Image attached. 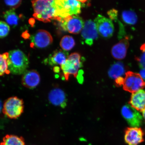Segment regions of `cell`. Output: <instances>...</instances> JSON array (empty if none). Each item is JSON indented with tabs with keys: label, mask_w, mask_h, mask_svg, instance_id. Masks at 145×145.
Here are the masks:
<instances>
[{
	"label": "cell",
	"mask_w": 145,
	"mask_h": 145,
	"mask_svg": "<svg viewBox=\"0 0 145 145\" xmlns=\"http://www.w3.org/2000/svg\"><path fill=\"white\" fill-rule=\"evenodd\" d=\"M8 70L14 75L23 74L27 71L29 61L27 56L19 50L10 51L7 59Z\"/></svg>",
	"instance_id": "1"
},
{
	"label": "cell",
	"mask_w": 145,
	"mask_h": 145,
	"mask_svg": "<svg viewBox=\"0 0 145 145\" xmlns=\"http://www.w3.org/2000/svg\"><path fill=\"white\" fill-rule=\"evenodd\" d=\"M81 1L75 0L55 1L56 20L72 15H77L80 13Z\"/></svg>",
	"instance_id": "2"
},
{
	"label": "cell",
	"mask_w": 145,
	"mask_h": 145,
	"mask_svg": "<svg viewBox=\"0 0 145 145\" xmlns=\"http://www.w3.org/2000/svg\"><path fill=\"white\" fill-rule=\"evenodd\" d=\"M24 102L17 97H12L7 99L3 105V112L9 118L16 119L23 112Z\"/></svg>",
	"instance_id": "3"
},
{
	"label": "cell",
	"mask_w": 145,
	"mask_h": 145,
	"mask_svg": "<svg viewBox=\"0 0 145 145\" xmlns=\"http://www.w3.org/2000/svg\"><path fill=\"white\" fill-rule=\"evenodd\" d=\"M122 85L123 89L133 93L144 88L145 82L140 74L128 71L125 73Z\"/></svg>",
	"instance_id": "4"
},
{
	"label": "cell",
	"mask_w": 145,
	"mask_h": 145,
	"mask_svg": "<svg viewBox=\"0 0 145 145\" xmlns=\"http://www.w3.org/2000/svg\"><path fill=\"white\" fill-rule=\"evenodd\" d=\"M80 54L73 53L69 56L66 62L61 66V68L65 79L68 80L71 75L76 77L79 70L81 68L82 63Z\"/></svg>",
	"instance_id": "5"
},
{
	"label": "cell",
	"mask_w": 145,
	"mask_h": 145,
	"mask_svg": "<svg viewBox=\"0 0 145 145\" xmlns=\"http://www.w3.org/2000/svg\"><path fill=\"white\" fill-rule=\"evenodd\" d=\"M59 22L63 29L73 34H78L81 31L85 23L82 19L77 15L68 16L61 19Z\"/></svg>",
	"instance_id": "6"
},
{
	"label": "cell",
	"mask_w": 145,
	"mask_h": 145,
	"mask_svg": "<svg viewBox=\"0 0 145 145\" xmlns=\"http://www.w3.org/2000/svg\"><path fill=\"white\" fill-rule=\"evenodd\" d=\"M121 113L129 125L131 127H139L142 124L143 117L140 113L130 105L123 106Z\"/></svg>",
	"instance_id": "7"
},
{
	"label": "cell",
	"mask_w": 145,
	"mask_h": 145,
	"mask_svg": "<svg viewBox=\"0 0 145 145\" xmlns=\"http://www.w3.org/2000/svg\"><path fill=\"white\" fill-rule=\"evenodd\" d=\"M32 48H44L49 46L52 42L53 39L49 32L46 30H39L30 37Z\"/></svg>",
	"instance_id": "8"
},
{
	"label": "cell",
	"mask_w": 145,
	"mask_h": 145,
	"mask_svg": "<svg viewBox=\"0 0 145 145\" xmlns=\"http://www.w3.org/2000/svg\"><path fill=\"white\" fill-rule=\"evenodd\" d=\"M95 23L99 34L102 37L108 38L113 35L114 28L111 20L99 14L95 20Z\"/></svg>",
	"instance_id": "9"
},
{
	"label": "cell",
	"mask_w": 145,
	"mask_h": 145,
	"mask_svg": "<svg viewBox=\"0 0 145 145\" xmlns=\"http://www.w3.org/2000/svg\"><path fill=\"white\" fill-rule=\"evenodd\" d=\"M144 133L140 128L128 127L125 131L124 140L128 145H138L144 141Z\"/></svg>",
	"instance_id": "10"
},
{
	"label": "cell",
	"mask_w": 145,
	"mask_h": 145,
	"mask_svg": "<svg viewBox=\"0 0 145 145\" xmlns=\"http://www.w3.org/2000/svg\"><path fill=\"white\" fill-rule=\"evenodd\" d=\"M99 33L95 22L91 20L87 21L81 31V36L85 43L91 45L98 37Z\"/></svg>",
	"instance_id": "11"
},
{
	"label": "cell",
	"mask_w": 145,
	"mask_h": 145,
	"mask_svg": "<svg viewBox=\"0 0 145 145\" xmlns=\"http://www.w3.org/2000/svg\"><path fill=\"white\" fill-rule=\"evenodd\" d=\"M40 76L34 70L26 71L23 74L22 82L23 86L29 88H35L39 84Z\"/></svg>",
	"instance_id": "12"
},
{
	"label": "cell",
	"mask_w": 145,
	"mask_h": 145,
	"mask_svg": "<svg viewBox=\"0 0 145 145\" xmlns=\"http://www.w3.org/2000/svg\"><path fill=\"white\" fill-rule=\"evenodd\" d=\"M129 40L128 37H126L113 47L111 50V54L114 58L121 60L125 57L127 50L129 46Z\"/></svg>",
	"instance_id": "13"
},
{
	"label": "cell",
	"mask_w": 145,
	"mask_h": 145,
	"mask_svg": "<svg viewBox=\"0 0 145 145\" xmlns=\"http://www.w3.org/2000/svg\"><path fill=\"white\" fill-rule=\"evenodd\" d=\"M129 104L137 111L142 112L145 108V90L141 89L132 93Z\"/></svg>",
	"instance_id": "14"
},
{
	"label": "cell",
	"mask_w": 145,
	"mask_h": 145,
	"mask_svg": "<svg viewBox=\"0 0 145 145\" xmlns=\"http://www.w3.org/2000/svg\"><path fill=\"white\" fill-rule=\"evenodd\" d=\"M49 99L52 104L56 106L64 107L66 105L65 92L59 88L52 90L49 95Z\"/></svg>",
	"instance_id": "15"
},
{
	"label": "cell",
	"mask_w": 145,
	"mask_h": 145,
	"mask_svg": "<svg viewBox=\"0 0 145 145\" xmlns=\"http://www.w3.org/2000/svg\"><path fill=\"white\" fill-rule=\"evenodd\" d=\"M68 54L66 51L61 50L54 51L49 57L47 61L49 64L52 66L64 64L68 57Z\"/></svg>",
	"instance_id": "16"
},
{
	"label": "cell",
	"mask_w": 145,
	"mask_h": 145,
	"mask_svg": "<svg viewBox=\"0 0 145 145\" xmlns=\"http://www.w3.org/2000/svg\"><path fill=\"white\" fill-rule=\"evenodd\" d=\"M33 17L38 20L45 23L50 22L52 20L56 19L55 1L51 6L45 9L39 14H34Z\"/></svg>",
	"instance_id": "17"
},
{
	"label": "cell",
	"mask_w": 145,
	"mask_h": 145,
	"mask_svg": "<svg viewBox=\"0 0 145 145\" xmlns=\"http://www.w3.org/2000/svg\"><path fill=\"white\" fill-rule=\"evenodd\" d=\"M125 69L122 63L117 62L110 67L108 71V75L112 79H116L122 77L125 72Z\"/></svg>",
	"instance_id": "18"
},
{
	"label": "cell",
	"mask_w": 145,
	"mask_h": 145,
	"mask_svg": "<svg viewBox=\"0 0 145 145\" xmlns=\"http://www.w3.org/2000/svg\"><path fill=\"white\" fill-rule=\"evenodd\" d=\"M54 1H45L38 0L32 1V6L35 14H39L42 12L45 9L51 6L54 4Z\"/></svg>",
	"instance_id": "19"
},
{
	"label": "cell",
	"mask_w": 145,
	"mask_h": 145,
	"mask_svg": "<svg viewBox=\"0 0 145 145\" xmlns=\"http://www.w3.org/2000/svg\"><path fill=\"white\" fill-rule=\"evenodd\" d=\"M0 145H26L22 137L12 135H7L3 138Z\"/></svg>",
	"instance_id": "20"
},
{
	"label": "cell",
	"mask_w": 145,
	"mask_h": 145,
	"mask_svg": "<svg viewBox=\"0 0 145 145\" xmlns=\"http://www.w3.org/2000/svg\"><path fill=\"white\" fill-rule=\"evenodd\" d=\"M3 14L5 20L8 24L13 27H15L18 24L19 18L14 11V10L11 9L7 10Z\"/></svg>",
	"instance_id": "21"
},
{
	"label": "cell",
	"mask_w": 145,
	"mask_h": 145,
	"mask_svg": "<svg viewBox=\"0 0 145 145\" xmlns=\"http://www.w3.org/2000/svg\"><path fill=\"white\" fill-rule=\"evenodd\" d=\"M75 44V40L71 36L66 35L61 39L60 45L65 51H68L72 49Z\"/></svg>",
	"instance_id": "22"
},
{
	"label": "cell",
	"mask_w": 145,
	"mask_h": 145,
	"mask_svg": "<svg viewBox=\"0 0 145 145\" xmlns=\"http://www.w3.org/2000/svg\"><path fill=\"white\" fill-rule=\"evenodd\" d=\"M122 17L123 21L127 24L135 25L137 23V16L133 11H124L122 12Z\"/></svg>",
	"instance_id": "23"
},
{
	"label": "cell",
	"mask_w": 145,
	"mask_h": 145,
	"mask_svg": "<svg viewBox=\"0 0 145 145\" xmlns=\"http://www.w3.org/2000/svg\"><path fill=\"white\" fill-rule=\"evenodd\" d=\"M8 53L6 52L3 54H0V76H3L5 74L10 73L8 70L7 59Z\"/></svg>",
	"instance_id": "24"
},
{
	"label": "cell",
	"mask_w": 145,
	"mask_h": 145,
	"mask_svg": "<svg viewBox=\"0 0 145 145\" xmlns=\"http://www.w3.org/2000/svg\"><path fill=\"white\" fill-rule=\"evenodd\" d=\"M10 27L6 23L0 21V38H4L8 35Z\"/></svg>",
	"instance_id": "25"
},
{
	"label": "cell",
	"mask_w": 145,
	"mask_h": 145,
	"mask_svg": "<svg viewBox=\"0 0 145 145\" xmlns=\"http://www.w3.org/2000/svg\"><path fill=\"white\" fill-rule=\"evenodd\" d=\"M21 1L18 0V1H5V3L8 6H10L11 8L12 9L17 8L21 4Z\"/></svg>",
	"instance_id": "26"
},
{
	"label": "cell",
	"mask_w": 145,
	"mask_h": 145,
	"mask_svg": "<svg viewBox=\"0 0 145 145\" xmlns=\"http://www.w3.org/2000/svg\"><path fill=\"white\" fill-rule=\"evenodd\" d=\"M143 54L140 57L137 58V61H138L139 65L142 68H145V52H142Z\"/></svg>",
	"instance_id": "27"
},
{
	"label": "cell",
	"mask_w": 145,
	"mask_h": 145,
	"mask_svg": "<svg viewBox=\"0 0 145 145\" xmlns=\"http://www.w3.org/2000/svg\"><path fill=\"white\" fill-rule=\"evenodd\" d=\"M117 14L118 11L115 9H112V10L108 12V14L111 19H116Z\"/></svg>",
	"instance_id": "28"
},
{
	"label": "cell",
	"mask_w": 145,
	"mask_h": 145,
	"mask_svg": "<svg viewBox=\"0 0 145 145\" xmlns=\"http://www.w3.org/2000/svg\"><path fill=\"white\" fill-rule=\"evenodd\" d=\"M140 75L145 82V68H142L140 72Z\"/></svg>",
	"instance_id": "29"
},
{
	"label": "cell",
	"mask_w": 145,
	"mask_h": 145,
	"mask_svg": "<svg viewBox=\"0 0 145 145\" xmlns=\"http://www.w3.org/2000/svg\"><path fill=\"white\" fill-rule=\"evenodd\" d=\"M140 50L142 52H145V43L143 44L140 48Z\"/></svg>",
	"instance_id": "30"
},
{
	"label": "cell",
	"mask_w": 145,
	"mask_h": 145,
	"mask_svg": "<svg viewBox=\"0 0 145 145\" xmlns=\"http://www.w3.org/2000/svg\"><path fill=\"white\" fill-rule=\"evenodd\" d=\"M142 114H143V117L144 118V119L145 120V108L144 110H143L142 112Z\"/></svg>",
	"instance_id": "31"
},
{
	"label": "cell",
	"mask_w": 145,
	"mask_h": 145,
	"mask_svg": "<svg viewBox=\"0 0 145 145\" xmlns=\"http://www.w3.org/2000/svg\"><path fill=\"white\" fill-rule=\"evenodd\" d=\"M1 101H0V110H1Z\"/></svg>",
	"instance_id": "32"
}]
</instances>
